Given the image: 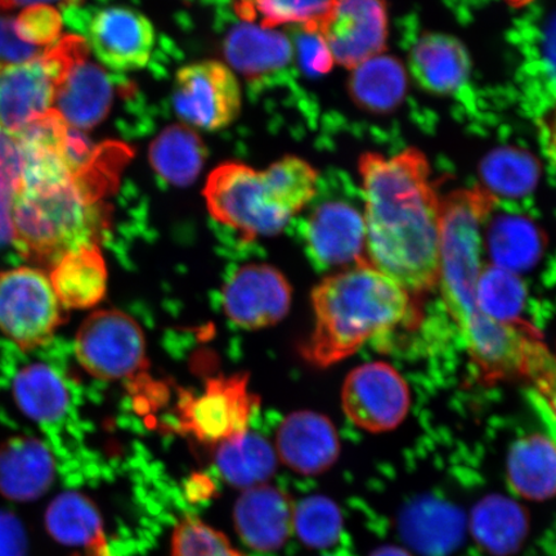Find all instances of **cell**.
Instances as JSON below:
<instances>
[{
    "mask_svg": "<svg viewBox=\"0 0 556 556\" xmlns=\"http://www.w3.org/2000/svg\"><path fill=\"white\" fill-rule=\"evenodd\" d=\"M365 199L367 261L409 293L435 287L440 269L441 199L419 150L359 162Z\"/></svg>",
    "mask_w": 556,
    "mask_h": 556,
    "instance_id": "cell-1",
    "label": "cell"
},
{
    "mask_svg": "<svg viewBox=\"0 0 556 556\" xmlns=\"http://www.w3.org/2000/svg\"><path fill=\"white\" fill-rule=\"evenodd\" d=\"M495 204V194L481 187L456 191L441 200L437 285L484 381L521 377L528 343L538 333L525 321L498 323L478 308L477 287L484 267L482 231Z\"/></svg>",
    "mask_w": 556,
    "mask_h": 556,
    "instance_id": "cell-2",
    "label": "cell"
},
{
    "mask_svg": "<svg viewBox=\"0 0 556 556\" xmlns=\"http://www.w3.org/2000/svg\"><path fill=\"white\" fill-rule=\"evenodd\" d=\"M312 303L315 329L302 353L318 367L337 364L417 319L413 294L368 261L326 277L313 290Z\"/></svg>",
    "mask_w": 556,
    "mask_h": 556,
    "instance_id": "cell-3",
    "label": "cell"
},
{
    "mask_svg": "<svg viewBox=\"0 0 556 556\" xmlns=\"http://www.w3.org/2000/svg\"><path fill=\"white\" fill-rule=\"evenodd\" d=\"M108 193L83 174L48 189H16L12 242L25 260L47 268L73 250L100 245L110 227Z\"/></svg>",
    "mask_w": 556,
    "mask_h": 556,
    "instance_id": "cell-4",
    "label": "cell"
},
{
    "mask_svg": "<svg viewBox=\"0 0 556 556\" xmlns=\"http://www.w3.org/2000/svg\"><path fill=\"white\" fill-rule=\"evenodd\" d=\"M204 198L212 217L248 241L280 233L291 219L274 204L261 172L240 163L215 168L206 180Z\"/></svg>",
    "mask_w": 556,
    "mask_h": 556,
    "instance_id": "cell-5",
    "label": "cell"
},
{
    "mask_svg": "<svg viewBox=\"0 0 556 556\" xmlns=\"http://www.w3.org/2000/svg\"><path fill=\"white\" fill-rule=\"evenodd\" d=\"M45 270L18 267L0 273V330L23 351L52 340L66 321Z\"/></svg>",
    "mask_w": 556,
    "mask_h": 556,
    "instance_id": "cell-6",
    "label": "cell"
},
{
    "mask_svg": "<svg viewBox=\"0 0 556 556\" xmlns=\"http://www.w3.org/2000/svg\"><path fill=\"white\" fill-rule=\"evenodd\" d=\"M79 364L106 381L135 377L148 366L144 336L134 318L116 309L96 311L75 338Z\"/></svg>",
    "mask_w": 556,
    "mask_h": 556,
    "instance_id": "cell-7",
    "label": "cell"
},
{
    "mask_svg": "<svg viewBox=\"0 0 556 556\" xmlns=\"http://www.w3.org/2000/svg\"><path fill=\"white\" fill-rule=\"evenodd\" d=\"M258 399L249 392L248 375L214 378L206 382L203 394L180 395L179 428L200 443L218 446L247 432Z\"/></svg>",
    "mask_w": 556,
    "mask_h": 556,
    "instance_id": "cell-8",
    "label": "cell"
},
{
    "mask_svg": "<svg viewBox=\"0 0 556 556\" xmlns=\"http://www.w3.org/2000/svg\"><path fill=\"white\" fill-rule=\"evenodd\" d=\"M173 106L191 127L219 130L239 116L241 88L231 68L217 61L198 62L177 73Z\"/></svg>",
    "mask_w": 556,
    "mask_h": 556,
    "instance_id": "cell-9",
    "label": "cell"
},
{
    "mask_svg": "<svg viewBox=\"0 0 556 556\" xmlns=\"http://www.w3.org/2000/svg\"><path fill=\"white\" fill-rule=\"evenodd\" d=\"M304 29L321 35L333 61L353 70L386 50L387 5L384 0H331L323 17Z\"/></svg>",
    "mask_w": 556,
    "mask_h": 556,
    "instance_id": "cell-10",
    "label": "cell"
},
{
    "mask_svg": "<svg viewBox=\"0 0 556 556\" xmlns=\"http://www.w3.org/2000/svg\"><path fill=\"white\" fill-rule=\"evenodd\" d=\"M344 413L371 433L389 432L405 420L412 395L405 379L391 365L372 363L354 368L343 386Z\"/></svg>",
    "mask_w": 556,
    "mask_h": 556,
    "instance_id": "cell-11",
    "label": "cell"
},
{
    "mask_svg": "<svg viewBox=\"0 0 556 556\" xmlns=\"http://www.w3.org/2000/svg\"><path fill=\"white\" fill-rule=\"evenodd\" d=\"M62 81L64 74L47 50L0 73V131L13 136L51 110Z\"/></svg>",
    "mask_w": 556,
    "mask_h": 556,
    "instance_id": "cell-12",
    "label": "cell"
},
{
    "mask_svg": "<svg viewBox=\"0 0 556 556\" xmlns=\"http://www.w3.org/2000/svg\"><path fill=\"white\" fill-rule=\"evenodd\" d=\"M291 288L287 278L267 264H249L236 273L224 290V308L242 329L268 328L288 315Z\"/></svg>",
    "mask_w": 556,
    "mask_h": 556,
    "instance_id": "cell-13",
    "label": "cell"
},
{
    "mask_svg": "<svg viewBox=\"0 0 556 556\" xmlns=\"http://www.w3.org/2000/svg\"><path fill=\"white\" fill-rule=\"evenodd\" d=\"M87 35L97 59L117 73L148 65L155 45L151 21L124 7L96 13L89 21Z\"/></svg>",
    "mask_w": 556,
    "mask_h": 556,
    "instance_id": "cell-14",
    "label": "cell"
},
{
    "mask_svg": "<svg viewBox=\"0 0 556 556\" xmlns=\"http://www.w3.org/2000/svg\"><path fill=\"white\" fill-rule=\"evenodd\" d=\"M278 457L302 476H319L337 463L340 441L328 417L312 412L294 413L277 430Z\"/></svg>",
    "mask_w": 556,
    "mask_h": 556,
    "instance_id": "cell-15",
    "label": "cell"
},
{
    "mask_svg": "<svg viewBox=\"0 0 556 556\" xmlns=\"http://www.w3.org/2000/svg\"><path fill=\"white\" fill-rule=\"evenodd\" d=\"M307 241L311 254L325 266L367 261L364 214L343 201H329L312 213Z\"/></svg>",
    "mask_w": 556,
    "mask_h": 556,
    "instance_id": "cell-16",
    "label": "cell"
},
{
    "mask_svg": "<svg viewBox=\"0 0 556 556\" xmlns=\"http://www.w3.org/2000/svg\"><path fill=\"white\" fill-rule=\"evenodd\" d=\"M294 505L281 490L261 484L245 490L235 506L236 530L255 551L275 552L294 532Z\"/></svg>",
    "mask_w": 556,
    "mask_h": 556,
    "instance_id": "cell-17",
    "label": "cell"
},
{
    "mask_svg": "<svg viewBox=\"0 0 556 556\" xmlns=\"http://www.w3.org/2000/svg\"><path fill=\"white\" fill-rule=\"evenodd\" d=\"M403 541L422 556H448L465 536L468 520L457 506L434 497H420L400 517Z\"/></svg>",
    "mask_w": 556,
    "mask_h": 556,
    "instance_id": "cell-18",
    "label": "cell"
},
{
    "mask_svg": "<svg viewBox=\"0 0 556 556\" xmlns=\"http://www.w3.org/2000/svg\"><path fill=\"white\" fill-rule=\"evenodd\" d=\"M114 86L104 70L81 59L70 70L55 94V111L70 127L88 130L97 127L110 113Z\"/></svg>",
    "mask_w": 556,
    "mask_h": 556,
    "instance_id": "cell-19",
    "label": "cell"
},
{
    "mask_svg": "<svg viewBox=\"0 0 556 556\" xmlns=\"http://www.w3.org/2000/svg\"><path fill=\"white\" fill-rule=\"evenodd\" d=\"M54 479L51 451L31 437L0 444V495L13 502H33L50 490Z\"/></svg>",
    "mask_w": 556,
    "mask_h": 556,
    "instance_id": "cell-20",
    "label": "cell"
},
{
    "mask_svg": "<svg viewBox=\"0 0 556 556\" xmlns=\"http://www.w3.org/2000/svg\"><path fill=\"white\" fill-rule=\"evenodd\" d=\"M468 528L486 554L513 556L523 547L530 534V514L511 497L489 495L472 507Z\"/></svg>",
    "mask_w": 556,
    "mask_h": 556,
    "instance_id": "cell-21",
    "label": "cell"
},
{
    "mask_svg": "<svg viewBox=\"0 0 556 556\" xmlns=\"http://www.w3.org/2000/svg\"><path fill=\"white\" fill-rule=\"evenodd\" d=\"M108 267L100 245L73 250L53 264L50 280L65 309H89L108 290Z\"/></svg>",
    "mask_w": 556,
    "mask_h": 556,
    "instance_id": "cell-22",
    "label": "cell"
},
{
    "mask_svg": "<svg viewBox=\"0 0 556 556\" xmlns=\"http://www.w3.org/2000/svg\"><path fill=\"white\" fill-rule=\"evenodd\" d=\"M506 479L518 496L546 502L556 496V442L531 434L513 444L506 458Z\"/></svg>",
    "mask_w": 556,
    "mask_h": 556,
    "instance_id": "cell-23",
    "label": "cell"
},
{
    "mask_svg": "<svg viewBox=\"0 0 556 556\" xmlns=\"http://www.w3.org/2000/svg\"><path fill=\"white\" fill-rule=\"evenodd\" d=\"M225 55L229 65L254 79L287 66L293 47L283 34L245 21L228 33Z\"/></svg>",
    "mask_w": 556,
    "mask_h": 556,
    "instance_id": "cell-24",
    "label": "cell"
},
{
    "mask_svg": "<svg viewBox=\"0 0 556 556\" xmlns=\"http://www.w3.org/2000/svg\"><path fill=\"white\" fill-rule=\"evenodd\" d=\"M469 67L463 45L447 35H426L412 53L415 78L434 93L455 92L467 81Z\"/></svg>",
    "mask_w": 556,
    "mask_h": 556,
    "instance_id": "cell-25",
    "label": "cell"
},
{
    "mask_svg": "<svg viewBox=\"0 0 556 556\" xmlns=\"http://www.w3.org/2000/svg\"><path fill=\"white\" fill-rule=\"evenodd\" d=\"M215 465L231 485L249 490L275 475L276 452L260 434L243 432L215 446Z\"/></svg>",
    "mask_w": 556,
    "mask_h": 556,
    "instance_id": "cell-26",
    "label": "cell"
},
{
    "mask_svg": "<svg viewBox=\"0 0 556 556\" xmlns=\"http://www.w3.org/2000/svg\"><path fill=\"white\" fill-rule=\"evenodd\" d=\"M206 157L204 142L186 125H170L150 148V163L166 182L186 187L194 182Z\"/></svg>",
    "mask_w": 556,
    "mask_h": 556,
    "instance_id": "cell-27",
    "label": "cell"
},
{
    "mask_svg": "<svg viewBox=\"0 0 556 556\" xmlns=\"http://www.w3.org/2000/svg\"><path fill=\"white\" fill-rule=\"evenodd\" d=\"M51 536L66 546H103V527L99 510L79 493L55 497L46 513Z\"/></svg>",
    "mask_w": 556,
    "mask_h": 556,
    "instance_id": "cell-28",
    "label": "cell"
},
{
    "mask_svg": "<svg viewBox=\"0 0 556 556\" xmlns=\"http://www.w3.org/2000/svg\"><path fill=\"white\" fill-rule=\"evenodd\" d=\"M13 397L21 412L40 422L59 420L68 406L64 381L51 367L27 366L13 381Z\"/></svg>",
    "mask_w": 556,
    "mask_h": 556,
    "instance_id": "cell-29",
    "label": "cell"
},
{
    "mask_svg": "<svg viewBox=\"0 0 556 556\" xmlns=\"http://www.w3.org/2000/svg\"><path fill=\"white\" fill-rule=\"evenodd\" d=\"M406 90V75L399 61L377 55L353 68L351 93L361 106L384 113L397 106Z\"/></svg>",
    "mask_w": 556,
    "mask_h": 556,
    "instance_id": "cell-30",
    "label": "cell"
},
{
    "mask_svg": "<svg viewBox=\"0 0 556 556\" xmlns=\"http://www.w3.org/2000/svg\"><path fill=\"white\" fill-rule=\"evenodd\" d=\"M486 247L493 266L518 274L536 263L542 239L539 229L530 220L516 215H503L493 220Z\"/></svg>",
    "mask_w": 556,
    "mask_h": 556,
    "instance_id": "cell-31",
    "label": "cell"
},
{
    "mask_svg": "<svg viewBox=\"0 0 556 556\" xmlns=\"http://www.w3.org/2000/svg\"><path fill=\"white\" fill-rule=\"evenodd\" d=\"M261 174L274 204L290 218L316 194L318 174L302 159L283 157Z\"/></svg>",
    "mask_w": 556,
    "mask_h": 556,
    "instance_id": "cell-32",
    "label": "cell"
},
{
    "mask_svg": "<svg viewBox=\"0 0 556 556\" xmlns=\"http://www.w3.org/2000/svg\"><path fill=\"white\" fill-rule=\"evenodd\" d=\"M478 308L498 323H520L526 287L517 274L496 266L483 267L477 287Z\"/></svg>",
    "mask_w": 556,
    "mask_h": 556,
    "instance_id": "cell-33",
    "label": "cell"
},
{
    "mask_svg": "<svg viewBox=\"0 0 556 556\" xmlns=\"http://www.w3.org/2000/svg\"><path fill=\"white\" fill-rule=\"evenodd\" d=\"M538 174L536 162L518 150H498L483 164L485 185L495 197H525L536 185Z\"/></svg>",
    "mask_w": 556,
    "mask_h": 556,
    "instance_id": "cell-34",
    "label": "cell"
},
{
    "mask_svg": "<svg viewBox=\"0 0 556 556\" xmlns=\"http://www.w3.org/2000/svg\"><path fill=\"white\" fill-rule=\"evenodd\" d=\"M294 531L305 545L326 548L336 545L343 531L339 506L325 496H311L294 507Z\"/></svg>",
    "mask_w": 556,
    "mask_h": 556,
    "instance_id": "cell-35",
    "label": "cell"
},
{
    "mask_svg": "<svg viewBox=\"0 0 556 556\" xmlns=\"http://www.w3.org/2000/svg\"><path fill=\"white\" fill-rule=\"evenodd\" d=\"M331 0H241L239 15L252 23L261 18V26L266 29L283 24H316L328 11Z\"/></svg>",
    "mask_w": 556,
    "mask_h": 556,
    "instance_id": "cell-36",
    "label": "cell"
},
{
    "mask_svg": "<svg viewBox=\"0 0 556 556\" xmlns=\"http://www.w3.org/2000/svg\"><path fill=\"white\" fill-rule=\"evenodd\" d=\"M170 556H245L231 545L225 534L198 518L187 517L172 539Z\"/></svg>",
    "mask_w": 556,
    "mask_h": 556,
    "instance_id": "cell-37",
    "label": "cell"
},
{
    "mask_svg": "<svg viewBox=\"0 0 556 556\" xmlns=\"http://www.w3.org/2000/svg\"><path fill=\"white\" fill-rule=\"evenodd\" d=\"M61 13L52 5H31L15 20L18 37L26 43L47 48L58 43L62 31Z\"/></svg>",
    "mask_w": 556,
    "mask_h": 556,
    "instance_id": "cell-38",
    "label": "cell"
},
{
    "mask_svg": "<svg viewBox=\"0 0 556 556\" xmlns=\"http://www.w3.org/2000/svg\"><path fill=\"white\" fill-rule=\"evenodd\" d=\"M521 377L533 382L556 415V354L539 336L527 346Z\"/></svg>",
    "mask_w": 556,
    "mask_h": 556,
    "instance_id": "cell-39",
    "label": "cell"
},
{
    "mask_svg": "<svg viewBox=\"0 0 556 556\" xmlns=\"http://www.w3.org/2000/svg\"><path fill=\"white\" fill-rule=\"evenodd\" d=\"M21 178V159L15 142L0 131V224L12 229L13 194Z\"/></svg>",
    "mask_w": 556,
    "mask_h": 556,
    "instance_id": "cell-40",
    "label": "cell"
},
{
    "mask_svg": "<svg viewBox=\"0 0 556 556\" xmlns=\"http://www.w3.org/2000/svg\"><path fill=\"white\" fill-rule=\"evenodd\" d=\"M45 51L26 43L18 37L15 18L0 17V73L7 68L27 64L38 59Z\"/></svg>",
    "mask_w": 556,
    "mask_h": 556,
    "instance_id": "cell-41",
    "label": "cell"
},
{
    "mask_svg": "<svg viewBox=\"0 0 556 556\" xmlns=\"http://www.w3.org/2000/svg\"><path fill=\"white\" fill-rule=\"evenodd\" d=\"M298 51L299 62L304 73L309 75L329 73L336 62L328 45L315 30L304 29L302 37L298 39Z\"/></svg>",
    "mask_w": 556,
    "mask_h": 556,
    "instance_id": "cell-42",
    "label": "cell"
},
{
    "mask_svg": "<svg viewBox=\"0 0 556 556\" xmlns=\"http://www.w3.org/2000/svg\"><path fill=\"white\" fill-rule=\"evenodd\" d=\"M23 528L10 514L0 513V556H25Z\"/></svg>",
    "mask_w": 556,
    "mask_h": 556,
    "instance_id": "cell-43",
    "label": "cell"
},
{
    "mask_svg": "<svg viewBox=\"0 0 556 556\" xmlns=\"http://www.w3.org/2000/svg\"><path fill=\"white\" fill-rule=\"evenodd\" d=\"M83 0H0V10L9 11L18 9V7H31V5H59L65 7V9H74L79 5Z\"/></svg>",
    "mask_w": 556,
    "mask_h": 556,
    "instance_id": "cell-44",
    "label": "cell"
},
{
    "mask_svg": "<svg viewBox=\"0 0 556 556\" xmlns=\"http://www.w3.org/2000/svg\"><path fill=\"white\" fill-rule=\"evenodd\" d=\"M546 143L548 154H551L556 164V115L546 125Z\"/></svg>",
    "mask_w": 556,
    "mask_h": 556,
    "instance_id": "cell-45",
    "label": "cell"
},
{
    "mask_svg": "<svg viewBox=\"0 0 556 556\" xmlns=\"http://www.w3.org/2000/svg\"><path fill=\"white\" fill-rule=\"evenodd\" d=\"M370 556H414L405 547L397 545H386L380 546L377 551H374Z\"/></svg>",
    "mask_w": 556,
    "mask_h": 556,
    "instance_id": "cell-46",
    "label": "cell"
},
{
    "mask_svg": "<svg viewBox=\"0 0 556 556\" xmlns=\"http://www.w3.org/2000/svg\"><path fill=\"white\" fill-rule=\"evenodd\" d=\"M12 241V229L0 224V248Z\"/></svg>",
    "mask_w": 556,
    "mask_h": 556,
    "instance_id": "cell-47",
    "label": "cell"
},
{
    "mask_svg": "<svg viewBox=\"0 0 556 556\" xmlns=\"http://www.w3.org/2000/svg\"><path fill=\"white\" fill-rule=\"evenodd\" d=\"M506 2L513 7H523L528 3H531L532 0H506Z\"/></svg>",
    "mask_w": 556,
    "mask_h": 556,
    "instance_id": "cell-48",
    "label": "cell"
}]
</instances>
